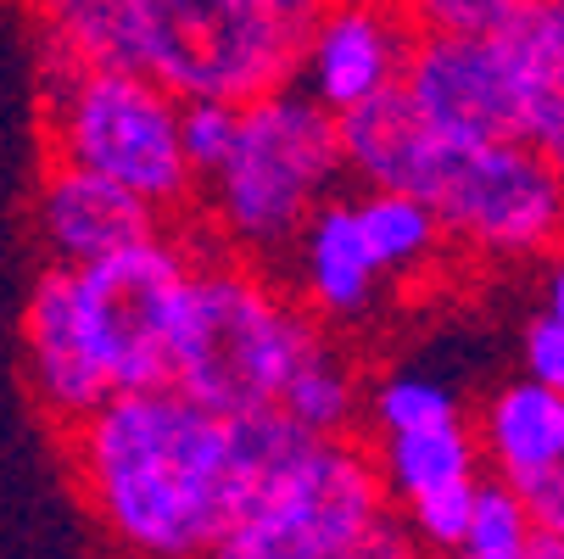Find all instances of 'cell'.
I'll return each instance as SVG.
<instances>
[{"label": "cell", "instance_id": "obj_18", "mask_svg": "<svg viewBox=\"0 0 564 559\" xmlns=\"http://www.w3.org/2000/svg\"><path fill=\"white\" fill-rule=\"evenodd\" d=\"M352 213L364 224V241L391 286H420L442 269L453 235L436 202L409 191H352Z\"/></svg>", "mask_w": 564, "mask_h": 559}, {"label": "cell", "instance_id": "obj_23", "mask_svg": "<svg viewBox=\"0 0 564 559\" xmlns=\"http://www.w3.org/2000/svg\"><path fill=\"white\" fill-rule=\"evenodd\" d=\"M487 482V475H480ZM480 482H458V487H442V493H425L414 504H402L397 515L409 520V531L425 542L431 559H453L464 531H469V515H475V498H480Z\"/></svg>", "mask_w": 564, "mask_h": 559}, {"label": "cell", "instance_id": "obj_14", "mask_svg": "<svg viewBox=\"0 0 564 559\" xmlns=\"http://www.w3.org/2000/svg\"><path fill=\"white\" fill-rule=\"evenodd\" d=\"M447 146L414 107L409 90H386L352 112H341V151H347V180L352 191H409L425 196L436 191V174L447 163Z\"/></svg>", "mask_w": 564, "mask_h": 559}, {"label": "cell", "instance_id": "obj_11", "mask_svg": "<svg viewBox=\"0 0 564 559\" xmlns=\"http://www.w3.org/2000/svg\"><path fill=\"white\" fill-rule=\"evenodd\" d=\"M414 45H420V23L409 18L402 0H325L307 34L296 85L341 118L397 90Z\"/></svg>", "mask_w": 564, "mask_h": 559}, {"label": "cell", "instance_id": "obj_9", "mask_svg": "<svg viewBox=\"0 0 564 559\" xmlns=\"http://www.w3.org/2000/svg\"><path fill=\"white\" fill-rule=\"evenodd\" d=\"M402 90L453 146L525 135V78L509 34H420Z\"/></svg>", "mask_w": 564, "mask_h": 559}, {"label": "cell", "instance_id": "obj_22", "mask_svg": "<svg viewBox=\"0 0 564 559\" xmlns=\"http://www.w3.org/2000/svg\"><path fill=\"white\" fill-rule=\"evenodd\" d=\"M458 391L425 369H391L369 386V437L386 431H420V426H442L458 420Z\"/></svg>", "mask_w": 564, "mask_h": 559}, {"label": "cell", "instance_id": "obj_10", "mask_svg": "<svg viewBox=\"0 0 564 559\" xmlns=\"http://www.w3.org/2000/svg\"><path fill=\"white\" fill-rule=\"evenodd\" d=\"M23 386H29V404L40 409V420L67 437L73 426H85L112 386V369L101 358L96 325H90V308H85V286H78V269L45 264L29 302H23Z\"/></svg>", "mask_w": 564, "mask_h": 559}, {"label": "cell", "instance_id": "obj_1", "mask_svg": "<svg viewBox=\"0 0 564 559\" xmlns=\"http://www.w3.org/2000/svg\"><path fill=\"white\" fill-rule=\"evenodd\" d=\"M62 459L118 559H218L258 475L247 426L180 386L112 391Z\"/></svg>", "mask_w": 564, "mask_h": 559}, {"label": "cell", "instance_id": "obj_2", "mask_svg": "<svg viewBox=\"0 0 564 559\" xmlns=\"http://www.w3.org/2000/svg\"><path fill=\"white\" fill-rule=\"evenodd\" d=\"M347 185L341 118L302 85L240 107V135L224 169L202 185V235L263 269H285L307 218Z\"/></svg>", "mask_w": 564, "mask_h": 559}, {"label": "cell", "instance_id": "obj_20", "mask_svg": "<svg viewBox=\"0 0 564 559\" xmlns=\"http://www.w3.org/2000/svg\"><path fill=\"white\" fill-rule=\"evenodd\" d=\"M51 45L85 62H129V0H34Z\"/></svg>", "mask_w": 564, "mask_h": 559}, {"label": "cell", "instance_id": "obj_28", "mask_svg": "<svg viewBox=\"0 0 564 559\" xmlns=\"http://www.w3.org/2000/svg\"><path fill=\"white\" fill-rule=\"evenodd\" d=\"M542 313H553V319H564V247L547 258V269H542Z\"/></svg>", "mask_w": 564, "mask_h": 559}, {"label": "cell", "instance_id": "obj_26", "mask_svg": "<svg viewBox=\"0 0 564 559\" xmlns=\"http://www.w3.org/2000/svg\"><path fill=\"white\" fill-rule=\"evenodd\" d=\"M520 375L564 391V319H553L542 308L525 319V331H520Z\"/></svg>", "mask_w": 564, "mask_h": 559}, {"label": "cell", "instance_id": "obj_30", "mask_svg": "<svg viewBox=\"0 0 564 559\" xmlns=\"http://www.w3.org/2000/svg\"><path fill=\"white\" fill-rule=\"evenodd\" d=\"M542 12H547V23L564 34V0H542Z\"/></svg>", "mask_w": 564, "mask_h": 559}, {"label": "cell", "instance_id": "obj_5", "mask_svg": "<svg viewBox=\"0 0 564 559\" xmlns=\"http://www.w3.org/2000/svg\"><path fill=\"white\" fill-rule=\"evenodd\" d=\"M40 129L45 157L129 185L163 218H191L202 202V180L185 157V101L134 62H85L51 45Z\"/></svg>", "mask_w": 564, "mask_h": 559}, {"label": "cell", "instance_id": "obj_4", "mask_svg": "<svg viewBox=\"0 0 564 559\" xmlns=\"http://www.w3.org/2000/svg\"><path fill=\"white\" fill-rule=\"evenodd\" d=\"M240 426L258 475L218 559H352L397 515L364 437H302L285 415Z\"/></svg>", "mask_w": 564, "mask_h": 559}, {"label": "cell", "instance_id": "obj_13", "mask_svg": "<svg viewBox=\"0 0 564 559\" xmlns=\"http://www.w3.org/2000/svg\"><path fill=\"white\" fill-rule=\"evenodd\" d=\"M280 275L296 291V302L330 331L369 325L386 308V291H391L386 269L375 264V252L364 241L352 196H336L307 218V229L296 235V247H291Z\"/></svg>", "mask_w": 564, "mask_h": 559}, {"label": "cell", "instance_id": "obj_7", "mask_svg": "<svg viewBox=\"0 0 564 559\" xmlns=\"http://www.w3.org/2000/svg\"><path fill=\"white\" fill-rule=\"evenodd\" d=\"M431 202L453 247L480 264H536L564 247V174L525 135L447 146Z\"/></svg>", "mask_w": 564, "mask_h": 559}, {"label": "cell", "instance_id": "obj_15", "mask_svg": "<svg viewBox=\"0 0 564 559\" xmlns=\"http://www.w3.org/2000/svg\"><path fill=\"white\" fill-rule=\"evenodd\" d=\"M475 437L487 453V475L525 487L536 475L564 464V391L520 375L487 391V404L475 415Z\"/></svg>", "mask_w": 564, "mask_h": 559}, {"label": "cell", "instance_id": "obj_25", "mask_svg": "<svg viewBox=\"0 0 564 559\" xmlns=\"http://www.w3.org/2000/svg\"><path fill=\"white\" fill-rule=\"evenodd\" d=\"M235 135H240L235 101H185V157L202 185L224 169V157L235 151Z\"/></svg>", "mask_w": 564, "mask_h": 559}, {"label": "cell", "instance_id": "obj_29", "mask_svg": "<svg viewBox=\"0 0 564 559\" xmlns=\"http://www.w3.org/2000/svg\"><path fill=\"white\" fill-rule=\"evenodd\" d=\"M531 559H564V537H536V548H531Z\"/></svg>", "mask_w": 564, "mask_h": 559}, {"label": "cell", "instance_id": "obj_19", "mask_svg": "<svg viewBox=\"0 0 564 559\" xmlns=\"http://www.w3.org/2000/svg\"><path fill=\"white\" fill-rule=\"evenodd\" d=\"M520 78H525V140L547 151V163L564 174V34L547 23L542 0L509 29Z\"/></svg>", "mask_w": 564, "mask_h": 559}, {"label": "cell", "instance_id": "obj_6", "mask_svg": "<svg viewBox=\"0 0 564 559\" xmlns=\"http://www.w3.org/2000/svg\"><path fill=\"white\" fill-rule=\"evenodd\" d=\"M325 0H129V62L180 101L247 107L296 85Z\"/></svg>", "mask_w": 564, "mask_h": 559}, {"label": "cell", "instance_id": "obj_27", "mask_svg": "<svg viewBox=\"0 0 564 559\" xmlns=\"http://www.w3.org/2000/svg\"><path fill=\"white\" fill-rule=\"evenodd\" d=\"M520 493H525V509H531L536 531L564 537V464L547 470V475H536V482H525Z\"/></svg>", "mask_w": 564, "mask_h": 559}, {"label": "cell", "instance_id": "obj_24", "mask_svg": "<svg viewBox=\"0 0 564 559\" xmlns=\"http://www.w3.org/2000/svg\"><path fill=\"white\" fill-rule=\"evenodd\" d=\"M420 34H509L536 0H402Z\"/></svg>", "mask_w": 564, "mask_h": 559}, {"label": "cell", "instance_id": "obj_16", "mask_svg": "<svg viewBox=\"0 0 564 559\" xmlns=\"http://www.w3.org/2000/svg\"><path fill=\"white\" fill-rule=\"evenodd\" d=\"M280 415L302 431V437H358V426L369 420V380L358 353L325 325L307 353L296 358Z\"/></svg>", "mask_w": 564, "mask_h": 559}, {"label": "cell", "instance_id": "obj_17", "mask_svg": "<svg viewBox=\"0 0 564 559\" xmlns=\"http://www.w3.org/2000/svg\"><path fill=\"white\" fill-rule=\"evenodd\" d=\"M380 482L391 493V504H414L425 493L458 487V482H480L487 475V453H480L475 420H442V426H420V431H386L369 437Z\"/></svg>", "mask_w": 564, "mask_h": 559}, {"label": "cell", "instance_id": "obj_12", "mask_svg": "<svg viewBox=\"0 0 564 559\" xmlns=\"http://www.w3.org/2000/svg\"><path fill=\"white\" fill-rule=\"evenodd\" d=\"M29 218H34V241H40L45 264H62V269H90V264L174 224L129 185H118L85 163H67V157H45Z\"/></svg>", "mask_w": 564, "mask_h": 559}, {"label": "cell", "instance_id": "obj_3", "mask_svg": "<svg viewBox=\"0 0 564 559\" xmlns=\"http://www.w3.org/2000/svg\"><path fill=\"white\" fill-rule=\"evenodd\" d=\"M325 331L280 269H263L202 235L174 342V386L224 420L280 415L285 380Z\"/></svg>", "mask_w": 564, "mask_h": 559}, {"label": "cell", "instance_id": "obj_8", "mask_svg": "<svg viewBox=\"0 0 564 559\" xmlns=\"http://www.w3.org/2000/svg\"><path fill=\"white\" fill-rule=\"evenodd\" d=\"M196 252H202V235L169 224L134 247L78 269L90 325L118 391L174 386V342H180Z\"/></svg>", "mask_w": 564, "mask_h": 559}, {"label": "cell", "instance_id": "obj_21", "mask_svg": "<svg viewBox=\"0 0 564 559\" xmlns=\"http://www.w3.org/2000/svg\"><path fill=\"white\" fill-rule=\"evenodd\" d=\"M536 537L542 531L525 509V493L514 482H503V475H487L480 498H475V515H469V531L453 559H531Z\"/></svg>", "mask_w": 564, "mask_h": 559}]
</instances>
